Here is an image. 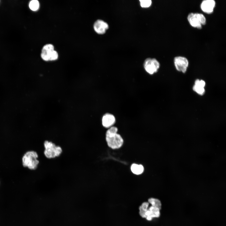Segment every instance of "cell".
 I'll return each mask as SVG.
<instances>
[{
	"instance_id": "obj_15",
	"label": "cell",
	"mask_w": 226,
	"mask_h": 226,
	"mask_svg": "<svg viewBox=\"0 0 226 226\" xmlns=\"http://www.w3.org/2000/svg\"><path fill=\"white\" fill-rule=\"evenodd\" d=\"M29 7L30 9L33 11L37 10L39 7V3L38 1L37 0L31 1L29 3Z\"/></svg>"
},
{
	"instance_id": "obj_7",
	"label": "cell",
	"mask_w": 226,
	"mask_h": 226,
	"mask_svg": "<svg viewBox=\"0 0 226 226\" xmlns=\"http://www.w3.org/2000/svg\"><path fill=\"white\" fill-rule=\"evenodd\" d=\"M54 50L52 44H47L43 47L41 53V57L44 61H51V57Z\"/></svg>"
},
{
	"instance_id": "obj_13",
	"label": "cell",
	"mask_w": 226,
	"mask_h": 226,
	"mask_svg": "<svg viewBox=\"0 0 226 226\" xmlns=\"http://www.w3.org/2000/svg\"><path fill=\"white\" fill-rule=\"evenodd\" d=\"M151 213V216L153 218H158L160 216V212L159 208L151 206L148 209Z\"/></svg>"
},
{
	"instance_id": "obj_4",
	"label": "cell",
	"mask_w": 226,
	"mask_h": 226,
	"mask_svg": "<svg viewBox=\"0 0 226 226\" xmlns=\"http://www.w3.org/2000/svg\"><path fill=\"white\" fill-rule=\"evenodd\" d=\"M187 19L191 26L198 29H201L202 25H205L206 23V17L201 13H190L188 15Z\"/></svg>"
},
{
	"instance_id": "obj_2",
	"label": "cell",
	"mask_w": 226,
	"mask_h": 226,
	"mask_svg": "<svg viewBox=\"0 0 226 226\" xmlns=\"http://www.w3.org/2000/svg\"><path fill=\"white\" fill-rule=\"evenodd\" d=\"M37 153L34 151H29L26 152L22 158L23 166L31 170H36L39 164Z\"/></svg>"
},
{
	"instance_id": "obj_17",
	"label": "cell",
	"mask_w": 226,
	"mask_h": 226,
	"mask_svg": "<svg viewBox=\"0 0 226 226\" xmlns=\"http://www.w3.org/2000/svg\"><path fill=\"white\" fill-rule=\"evenodd\" d=\"M149 203L148 202H144L142 203L141 206L142 209L145 212H146L148 210V207L149 205Z\"/></svg>"
},
{
	"instance_id": "obj_14",
	"label": "cell",
	"mask_w": 226,
	"mask_h": 226,
	"mask_svg": "<svg viewBox=\"0 0 226 226\" xmlns=\"http://www.w3.org/2000/svg\"><path fill=\"white\" fill-rule=\"evenodd\" d=\"M148 202L152 205V206L157 207L160 210L161 204L160 201L158 199L151 198L148 199Z\"/></svg>"
},
{
	"instance_id": "obj_6",
	"label": "cell",
	"mask_w": 226,
	"mask_h": 226,
	"mask_svg": "<svg viewBox=\"0 0 226 226\" xmlns=\"http://www.w3.org/2000/svg\"><path fill=\"white\" fill-rule=\"evenodd\" d=\"M175 66L178 71L185 73L189 65V62L186 57L181 56L175 57L174 59Z\"/></svg>"
},
{
	"instance_id": "obj_3",
	"label": "cell",
	"mask_w": 226,
	"mask_h": 226,
	"mask_svg": "<svg viewBox=\"0 0 226 226\" xmlns=\"http://www.w3.org/2000/svg\"><path fill=\"white\" fill-rule=\"evenodd\" d=\"M44 146L45 148L44 154L48 159L57 157L61 155L62 152V149L60 146L56 145L51 141H45Z\"/></svg>"
},
{
	"instance_id": "obj_8",
	"label": "cell",
	"mask_w": 226,
	"mask_h": 226,
	"mask_svg": "<svg viewBox=\"0 0 226 226\" xmlns=\"http://www.w3.org/2000/svg\"><path fill=\"white\" fill-rule=\"evenodd\" d=\"M216 5L215 1L214 0H204L201 4V8L202 11L207 14L212 13Z\"/></svg>"
},
{
	"instance_id": "obj_11",
	"label": "cell",
	"mask_w": 226,
	"mask_h": 226,
	"mask_svg": "<svg viewBox=\"0 0 226 226\" xmlns=\"http://www.w3.org/2000/svg\"><path fill=\"white\" fill-rule=\"evenodd\" d=\"M206 83L205 81L202 80L197 79L195 82L193 89L198 94L202 95L205 93L204 87Z\"/></svg>"
},
{
	"instance_id": "obj_12",
	"label": "cell",
	"mask_w": 226,
	"mask_h": 226,
	"mask_svg": "<svg viewBox=\"0 0 226 226\" xmlns=\"http://www.w3.org/2000/svg\"><path fill=\"white\" fill-rule=\"evenodd\" d=\"M131 169L133 174L138 175L143 173L144 170V168L141 164H133L131 166Z\"/></svg>"
},
{
	"instance_id": "obj_18",
	"label": "cell",
	"mask_w": 226,
	"mask_h": 226,
	"mask_svg": "<svg viewBox=\"0 0 226 226\" xmlns=\"http://www.w3.org/2000/svg\"><path fill=\"white\" fill-rule=\"evenodd\" d=\"M139 213L140 215L143 218H146V215H145V212L144 211L142 208L140 206L139 207Z\"/></svg>"
},
{
	"instance_id": "obj_10",
	"label": "cell",
	"mask_w": 226,
	"mask_h": 226,
	"mask_svg": "<svg viewBox=\"0 0 226 226\" xmlns=\"http://www.w3.org/2000/svg\"><path fill=\"white\" fill-rule=\"evenodd\" d=\"M115 122L116 118L115 116L110 113H105L102 117V125L105 128H110L112 126Z\"/></svg>"
},
{
	"instance_id": "obj_9",
	"label": "cell",
	"mask_w": 226,
	"mask_h": 226,
	"mask_svg": "<svg viewBox=\"0 0 226 226\" xmlns=\"http://www.w3.org/2000/svg\"><path fill=\"white\" fill-rule=\"evenodd\" d=\"M108 28V24L102 20H97L94 24V28L95 31L99 34H104Z\"/></svg>"
},
{
	"instance_id": "obj_1",
	"label": "cell",
	"mask_w": 226,
	"mask_h": 226,
	"mask_svg": "<svg viewBox=\"0 0 226 226\" xmlns=\"http://www.w3.org/2000/svg\"><path fill=\"white\" fill-rule=\"evenodd\" d=\"M117 128L114 126L109 128L106 133V140L109 147L113 149L120 148L123 143L121 136L117 133Z\"/></svg>"
},
{
	"instance_id": "obj_16",
	"label": "cell",
	"mask_w": 226,
	"mask_h": 226,
	"mask_svg": "<svg viewBox=\"0 0 226 226\" xmlns=\"http://www.w3.org/2000/svg\"><path fill=\"white\" fill-rule=\"evenodd\" d=\"M139 1L140 5L143 8L149 7L152 4V1L151 0H140Z\"/></svg>"
},
{
	"instance_id": "obj_5",
	"label": "cell",
	"mask_w": 226,
	"mask_h": 226,
	"mask_svg": "<svg viewBox=\"0 0 226 226\" xmlns=\"http://www.w3.org/2000/svg\"><path fill=\"white\" fill-rule=\"evenodd\" d=\"M160 63L154 58H148L144 61L143 66L144 69L148 74L152 75L156 73L160 67Z\"/></svg>"
}]
</instances>
